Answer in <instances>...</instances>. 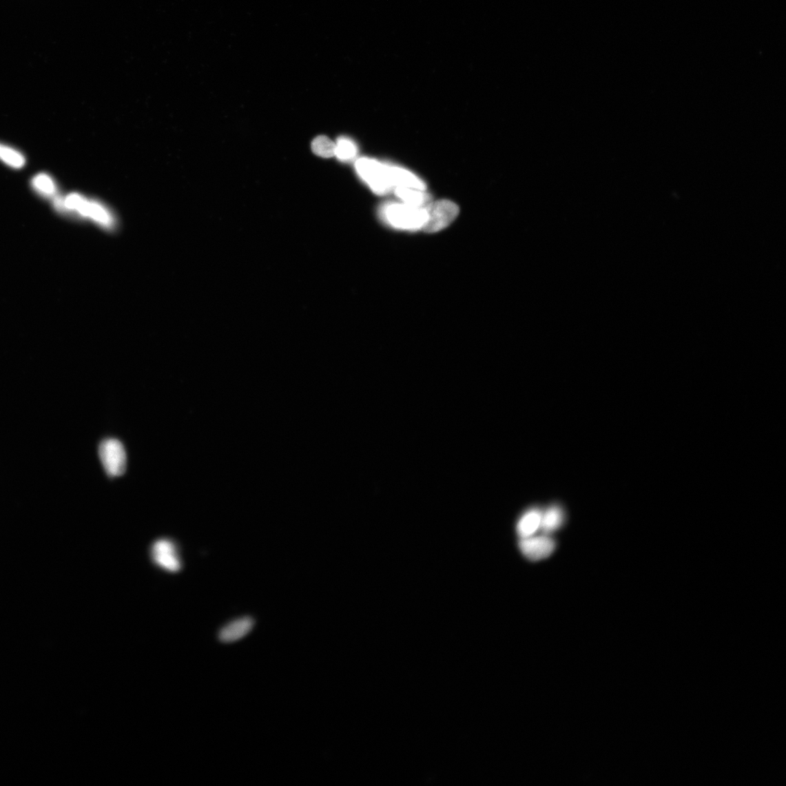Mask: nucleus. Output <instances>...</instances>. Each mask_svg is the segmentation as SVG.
Here are the masks:
<instances>
[{
	"label": "nucleus",
	"instance_id": "obj_1",
	"mask_svg": "<svg viewBox=\"0 0 786 786\" xmlns=\"http://www.w3.org/2000/svg\"><path fill=\"white\" fill-rule=\"evenodd\" d=\"M54 204L59 211L74 214L105 229H112L115 227V218L105 205L79 193H70L65 197L56 196Z\"/></svg>",
	"mask_w": 786,
	"mask_h": 786
},
{
	"label": "nucleus",
	"instance_id": "obj_10",
	"mask_svg": "<svg viewBox=\"0 0 786 786\" xmlns=\"http://www.w3.org/2000/svg\"><path fill=\"white\" fill-rule=\"evenodd\" d=\"M542 514L537 508H533L526 512L517 524V532L521 538L533 536L539 529Z\"/></svg>",
	"mask_w": 786,
	"mask_h": 786
},
{
	"label": "nucleus",
	"instance_id": "obj_5",
	"mask_svg": "<svg viewBox=\"0 0 786 786\" xmlns=\"http://www.w3.org/2000/svg\"><path fill=\"white\" fill-rule=\"evenodd\" d=\"M152 562L164 571L176 573L182 570L183 562L179 549L174 541L159 539L150 548Z\"/></svg>",
	"mask_w": 786,
	"mask_h": 786
},
{
	"label": "nucleus",
	"instance_id": "obj_4",
	"mask_svg": "<svg viewBox=\"0 0 786 786\" xmlns=\"http://www.w3.org/2000/svg\"><path fill=\"white\" fill-rule=\"evenodd\" d=\"M426 211V222L422 230L426 233H436L452 224L459 214V207L453 202L442 200L431 202L424 207Z\"/></svg>",
	"mask_w": 786,
	"mask_h": 786
},
{
	"label": "nucleus",
	"instance_id": "obj_14",
	"mask_svg": "<svg viewBox=\"0 0 786 786\" xmlns=\"http://www.w3.org/2000/svg\"><path fill=\"white\" fill-rule=\"evenodd\" d=\"M0 161L15 169H22L25 163L21 152L2 143H0Z\"/></svg>",
	"mask_w": 786,
	"mask_h": 786
},
{
	"label": "nucleus",
	"instance_id": "obj_2",
	"mask_svg": "<svg viewBox=\"0 0 786 786\" xmlns=\"http://www.w3.org/2000/svg\"><path fill=\"white\" fill-rule=\"evenodd\" d=\"M383 215L386 221L395 228L410 231L422 229L427 218L424 207H415L406 203L386 206Z\"/></svg>",
	"mask_w": 786,
	"mask_h": 786
},
{
	"label": "nucleus",
	"instance_id": "obj_9",
	"mask_svg": "<svg viewBox=\"0 0 786 786\" xmlns=\"http://www.w3.org/2000/svg\"><path fill=\"white\" fill-rule=\"evenodd\" d=\"M390 175L393 187H403L420 190L426 189V185L420 178L407 170L398 167H390Z\"/></svg>",
	"mask_w": 786,
	"mask_h": 786
},
{
	"label": "nucleus",
	"instance_id": "obj_3",
	"mask_svg": "<svg viewBox=\"0 0 786 786\" xmlns=\"http://www.w3.org/2000/svg\"><path fill=\"white\" fill-rule=\"evenodd\" d=\"M356 171L371 189L378 195H385L394 187L390 167L369 158H360L355 164Z\"/></svg>",
	"mask_w": 786,
	"mask_h": 786
},
{
	"label": "nucleus",
	"instance_id": "obj_16",
	"mask_svg": "<svg viewBox=\"0 0 786 786\" xmlns=\"http://www.w3.org/2000/svg\"><path fill=\"white\" fill-rule=\"evenodd\" d=\"M356 154L357 147L353 141L344 137L338 139L335 156L342 161H348L353 159Z\"/></svg>",
	"mask_w": 786,
	"mask_h": 786
},
{
	"label": "nucleus",
	"instance_id": "obj_6",
	"mask_svg": "<svg viewBox=\"0 0 786 786\" xmlns=\"http://www.w3.org/2000/svg\"><path fill=\"white\" fill-rule=\"evenodd\" d=\"M99 457L107 473L114 478L123 475L127 468V457L123 445L117 439L102 442L99 449Z\"/></svg>",
	"mask_w": 786,
	"mask_h": 786
},
{
	"label": "nucleus",
	"instance_id": "obj_15",
	"mask_svg": "<svg viewBox=\"0 0 786 786\" xmlns=\"http://www.w3.org/2000/svg\"><path fill=\"white\" fill-rule=\"evenodd\" d=\"M312 149L318 156L327 158H331L335 156L336 144L333 143L328 137L321 136L317 137L313 141Z\"/></svg>",
	"mask_w": 786,
	"mask_h": 786
},
{
	"label": "nucleus",
	"instance_id": "obj_7",
	"mask_svg": "<svg viewBox=\"0 0 786 786\" xmlns=\"http://www.w3.org/2000/svg\"><path fill=\"white\" fill-rule=\"evenodd\" d=\"M556 548V543L547 535L521 538L519 548L524 555L531 561L548 558Z\"/></svg>",
	"mask_w": 786,
	"mask_h": 786
},
{
	"label": "nucleus",
	"instance_id": "obj_11",
	"mask_svg": "<svg viewBox=\"0 0 786 786\" xmlns=\"http://www.w3.org/2000/svg\"><path fill=\"white\" fill-rule=\"evenodd\" d=\"M395 191V195L401 198L404 203L415 206V207L423 208L431 203V196L424 190L397 187Z\"/></svg>",
	"mask_w": 786,
	"mask_h": 786
},
{
	"label": "nucleus",
	"instance_id": "obj_8",
	"mask_svg": "<svg viewBox=\"0 0 786 786\" xmlns=\"http://www.w3.org/2000/svg\"><path fill=\"white\" fill-rule=\"evenodd\" d=\"M254 621L250 617H243L224 626L218 634V639L224 643H233L247 636L253 629Z\"/></svg>",
	"mask_w": 786,
	"mask_h": 786
},
{
	"label": "nucleus",
	"instance_id": "obj_13",
	"mask_svg": "<svg viewBox=\"0 0 786 786\" xmlns=\"http://www.w3.org/2000/svg\"><path fill=\"white\" fill-rule=\"evenodd\" d=\"M32 187L38 194L45 198H55L58 187L54 178L46 174L36 175L32 180Z\"/></svg>",
	"mask_w": 786,
	"mask_h": 786
},
{
	"label": "nucleus",
	"instance_id": "obj_12",
	"mask_svg": "<svg viewBox=\"0 0 786 786\" xmlns=\"http://www.w3.org/2000/svg\"><path fill=\"white\" fill-rule=\"evenodd\" d=\"M564 513L559 506H552L542 514L539 529L549 534L556 531L563 524Z\"/></svg>",
	"mask_w": 786,
	"mask_h": 786
}]
</instances>
